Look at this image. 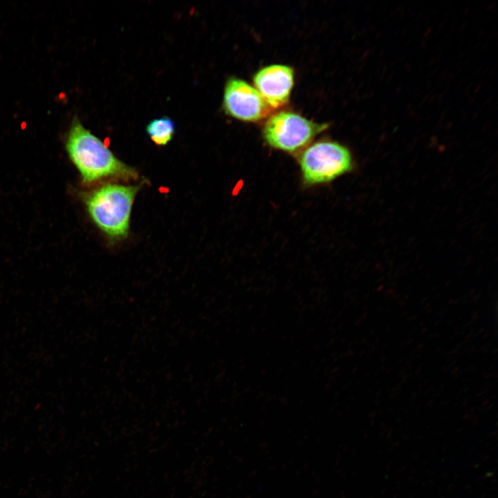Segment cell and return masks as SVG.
<instances>
[{
    "label": "cell",
    "mask_w": 498,
    "mask_h": 498,
    "mask_svg": "<svg viewBox=\"0 0 498 498\" xmlns=\"http://www.w3.org/2000/svg\"><path fill=\"white\" fill-rule=\"evenodd\" d=\"M65 148L84 183L107 178L135 181L138 178L133 167L118 159L77 117L73 118L66 134Z\"/></svg>",
    "instance_id": "obj_1"
},
{
    "label": "cell",
    "mask_w": 498,
    "mask_h": 498,
    "mask_svg": "<svg viewBox=\"0 0 498 498\" xmlns=\"http://www.w3.org/2000/svg\"><path fill=\"white\" fill-rule=\"evenodd\" d=\"M225 113L237 120L257 122L266 118L270 108L257 90L247 82L230 77L225 85L223 96Z\"/></svg>",
    "instance_id": "obj_5"
},
{
    "label": "cell",
    "mask_w": 498,
    "mask_h": 498,
    "mask_svg": "<svg viewBox=\"0 0 498 498\" xmlns=\"http://www.w3.org/2000/svg\"><path fill=\"white\" fill-rule=\"evenodd\" d=\"M139 189L138 185L108 183L85 197L91 219L111 241L128 236L131 209Z\"/></svg>",
    "instance_id": "obj_2"
},
{
    "label": "cell",
    "mask_w": 498,
    "mask_h": 498,
    "mask_svg": "<svg viewBox=\"0 0 498 498\" xmlns=\"http://www.w3.org/2000/svg\"><path fill=\"white\" fill-rule=\"evenodd\" d=\"M255 88L270 109H278L289 100L294 83L293 69L284 64L260 68L253 77Z\"/></svg>",
    "instance_id": "obj_6"
},
{
    "label": "cell",
    "mask_w": 498,
    "mask_h": 498,
    "mask_svg": "<svg viewBox=\"0 0 498 498\" xmlns=\"http://www.w3.org/2000/svg\"><path fill=\"white\" fill-rule=\"evenodd\" d=\"M302 179L307 186L331 183L351 172L354 167L350 150L332 140H320L305 147L298 156Z\"/></svg>",
    "instance_id": "obj_3"
},
{
    "label": "cell",
    "mask_w": 498,
    "mask_h": 498,
    "mask_svg": "<svg viewBox=\"0 0 498 498\" xmlns=\"http://www.w3.org/2000/svg\"><path fill=\"white\" fill-rule=\"evenodd\" d=\"M327 127V124L314 122L298 113L279 111L267 119L262 136L270 147L291 154L304 149Z\"/></svg>",
    "instance_id": "obj_4"
},
{
    "label": "cell",
    "mask_w": 498,
    "mask_h": 498,
    "mask_svg": "<svg viewBox=\"0 0 498 498\" xmlns=\"http://www.w3.org/2000/svg\"><path fill=\"white\" fill-rule=\"evenodd\" d=\"M149 138L158 146L167 145L175 133L174 122L167 116H162L151 120L145 128Z\"/></svg>",
    "instance_id": "obj_7"
}]
</instances>
